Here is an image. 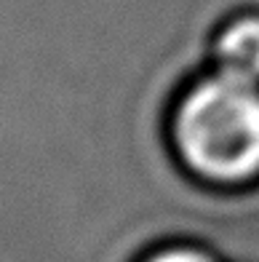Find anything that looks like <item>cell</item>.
I'll use <instances>...</instances> for the list:
<instances>
[{"label": "cell", "instance_id": "obj_1", "mask_svg": "<svg viewBox=\"0 0 259 262\" xmlns=\"http://www.w3.org/2000/svg\"><path fill=\"white\" fill-rule=\"evenodd\" d=\"M169 142L179 166L198 182H259V86L211 67L201 70L171 102Z\"/></svg>", "mask_w": 259, "mask_h": 262}, {"label": "cell", "instance_id": "obj_2", "mask_svg": "<svg viewBox=\"0 0 259 262\" xmlns=\"http://www.w3.org/2000/svg\"><path fill=\"white\" fill-rule=\"evenodd\" d=\"M208 67L259 86V8H238L214 27Z\"/></svg>", "mask_w": 259, "mask_h": 262}, {"label": "cell", "instance_id": "obj_3", "mask_svg": "<svg viewBox=\"0 0 259 262\" xmlns=\"http://www.w3.org/2000/svg\"><path fill=\"white\" fill-rule=\"evenodd\" d=\"M142 262H222L214 252L198 244H166L150 252Z\"/></svg>", "mask_w": 259, "mask_h": 262}]
</instances>
